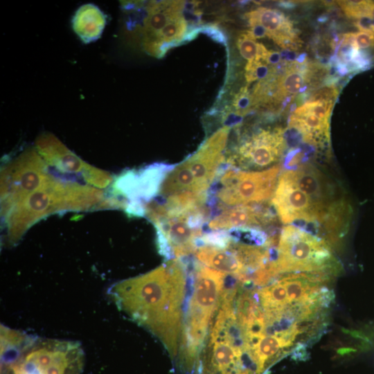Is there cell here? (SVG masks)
I'll list each match as a JSON object with an SVG mask.
<instances>
[{"instance_id":"44dd1931","label":"cell","mask_w":374,"mask_h":374,"mask_svg":"<svg viewBox=\"0 0 374 374\" xmlns=\"http://www.w3.org/2000/svg\"><path fill=\"white\" fill-rule=\"evenodd\" d=\"M251 28L246 33L251 38L256 39L268 36L267 30L261 25L255 24L251 25Z\"/></svg>"},{"instance_id":"5b68a950","label":"cell","mask_w":374,"mask_h":374,"mask_svg":"<svg viewBox=\"0 0 374 374\" xmlns=\"http://www.w3.org/2000/svg\"><path fill=\"white\" fill-rule=\"evenodd\" d=\"M280 167L259 171L242 170L222 164L208 191L207 204L220 211L249 204H262L272 198ZM212 185V186H213Z\"/></svg>"},{"instance_id":"4fadbf2b","label":"cell","mask_w":374,"mask_h":374,"mask_svg":"<svg viewBox=\"0 0 374 374\" xmlns=\"http://www.w3.org/2000/svg\"><path fill=\"white\" fill-rule=\"evenodd\" d=\"M237 46L240 55L248 62L262 60L269 51L262 44L256 42L246 33L238 37Z\"/></svg>"},{"instance_id":"7c38bea8","label":"cell","mask_w":374,"mask_h":374,"mask_svg":"<svg viewBox=\"0 0 374 374\" xmlns=\"http://www.w3.org/2000/svg\"><path fill=\"white\" fill-rule=\"evenodd\" d=\"M105 21L103 13L98 8L93 5H87L77 12L73 26L84 41H89L96 39L101 33Z\"/></svg>"},{"instance_id":"6da1fadb","label":"cell","mask_w":374,"mask_h":374,"mask_svg":"<svg viewBox=\"0 0 374 374\" xmlns=\"http://www.w3.org/2000/svg\"><path fill=\"white\" fill-rule=\"evenodd\" d=\"M186 282V264L172 259L110 290L118 308L158 337L172 357L177 354L182 330Z\"/></svg>"},{"instance_id":"7402d4cb","label":"cell","mask_w":374,"mask_h":374,"mask_svg":"<svg viewBox=\"0 0 374 374\" xmlns=\"http://www.w3.org/2000/svg\"><path fill=\"white\" fill-rule=\"evenodd\" d=\"M281 59V55L278 52L269 51L262 61L267 64L274 65L280 63Z\"/></svg>"},{"instance_id":"ba28073f","label":"cell","mask_w":374,"mask_h":374,"mask_svg":"<svg viewBox=\"0 0 374 374\" xmlns=\"http://www.w3.org/2000/svg\"><path fill=\"white\" fill-rule=\"evenodd\" d=\"M271 202L278 219L286 225L323 224L336 208L328 210L317 204L298 188L286 170L279 175Z\"/></svg>"},{"instance_id":"9a60e30c","label":"cell","mask_w":374,"mask_h":374,"mask_svg":"<svg viewBox=\"0 0 374 374\" xmlns=\"http://www.w3.org/2000/svg\"><path fill=\"white\" fill-rule=\"evenodd\" d=\"M358 47L355 43L354 33H348L344 36L343 40L337 51V57L344 64L354 62L359 56Z\"/></svg>"},{"instance_id":"d6986e66","label":"cell","mask_w":374,"mask_h":374,"mask_svg":"<svg viewBox=\"0 0 374 374\" xmlns=\"http://www.w3.org/2000/svg\"><path fill=\"white\" fill-rule=\"evenodd\" d=\"M355 25L360 31L374 35L373 19L371 15H366L357 19Z\"/></svg>"},{"instance_id":"e0dca14e","label":"cell","mask_w":374,"mask_h":374,"mask_svg":"<svg viewBox=\"0 0 374 374\" xmlns=\"http://www.w3.org/2000/svg\"><path fill=\"white\" fill-rule=\"evenodd\" d=\"M253 101L249 96L247 87L242 88L233 100V106L238 114H242L251 105Z\"/></svg>"},{"instance_id":"5bb4252c","label":"cell","mask_w":374,"mask_h":374,"mask_svg":"<svg viewBox=\"0 0 374 374\" xmlns=\"http://www.w3.org/2000/svg\"><path fill=\"white\" fill-rule=\"evenodd\" d=\"M306 73L303 70L291 69L282 77L279 84L280 95H294L303 87Z\"/></svg>"},{"instance_id":"277c9868","label":"cell","mask_w":374,"mask_h":374,"mask_svg":"<svg viewBox=\"0 0 374 374\" xmlns=\"http://www.w3.org/2000/svg\"><path fill=\"white\" fill-rule=\"evenodd\" d=\"M148 214L157 231L159 251L170 260L195 253L211 209L207 204L184 208L158 201L148 207Z\"/></svg>"},{"instance_id":"ffe728a7","label":"cell","mask_w":374,"mask_h":374,"mask_svg":"<svg viewBox=\"0 0 374 374\" xmlns=\"http://www.w3.org/2000/svg\"><path fill=\"white\" fill-rule=\"evenodd\" d=\"M354 37L357 47L360 48L369 47L373 44L374 39L373 35L363 31L354 33Z\"/></svg>"},{"instance_id":"52a82bcc","label":"cell","mask_w":374,"mask_h":374,"mask_svg":"<svg viewBox=\"0 0 374 374\" xmlns=\"http://www.w3.org/2000/svg\"><path fill=\"white\" fill-rule=\"evenodd\" d=\"M285 147L279 129H260L238 141L224 153L226 165L242 170L259 171L276 166Z\"/></svg>"},{"instance_id":"9c48e42d","label":"cell","mask_w":374,"mask_h":374,"mask_svg":"<svg viewBox=\"0 0 374 374\" xmlns=\"http://www.w3.org/2000/svg\"><path fill=\"white\" fill-rule=\"evenodd\" d=\"M269 208L260 204L240 205L226 208L214 215L208 222L211 231H229L233 229H260L274 221Z\"/></svg>"},{"instance_id":"30bf717a","label":"cell","mask_w":374,"mask_h":374,"mask_svg":"<svg viewBox=\"0 0 374 374\" xmlns=\"http://www.w3.org/2000/svg\"><path fill=\"white\" fill-rule=\"evenodd\" d=\"M194 253L197 260L205 266L234 275L243 283L247 282L246 267L230 243L225 248L202 245Z\"/></svg>"},{"instance_id":"3957f363","label":"cell","mask_w":374,"mask_h":374,"mask_svg":"<svg viewBox=\"0 0 374 374\" xmlns=\"http://www.w3.org/2000/svg\"><path fill=\"white\" fill-rule=\"evenodd\" d=\"M230 128L223 126L209 136L197 152L167 174L160 188L162 197L179 195L208 197L220 169Z\"/></svg>"},{"instance_id":"ac0fdd59","label":"cell","mask_w":374,"mask_h":374,"mask_svg":"<svg viewBox=\"0 0 374 374\" xmlns=\"http://www.w3.org/2000/svg\"><path fill=\"white\" fill-rule=\"evenodd\" d=\"M199 28V32H202L208 35L214 41L220 42L225 45L226 44V38L224 33L214 24L204 25Z\"/></svg>"},{"instance_id":"8fae6325","label":"cell","mask_w":374,"mask_h":374,"mask_svg":"<svg viewBox=\"0 0 374 374\" xmlns=\"http://www.w3.org/2000/svg\"><path fill=\"white\" fill-rule=\"evenodd\" d=\"M251 25L258 24L268 32V37L282 46H291L294 43L292 26L280 11L259 8L246 14Z\"/></svg>"},{"instance_id":"2e32d148","label":"cell","mask_w":374,"mask_h":374,"mask_svg":"<svg viewBox=\"0 0 374 374\" xmlns=\"http://www.w3.org/2000/svg\"><path fill=\"white\" fill-rule=\"evenodd\" d=\"M270 73V68L262 60L248 62L245 66V78L249 82L266 78Z\"/></svg>"},{"instance_id":"7a4b0ae2","label":"cell","mask_w":374,"mask_h":374,"mask_svg":"<svg viewBox=\"0 0 374 374\" xmlns=\"http://www.w3.org/2000/svg\"><path fill=\"white\" fill-rule=\"evenodd\" d=\"M192 295L182 329L183 362L188 370L198 364L208 327L220 303L226 274L206 266L195 265Z\"/></svg>"},{"instance_id":"8992f818","label":"cell","mask_w":374,"mask_h":374,"mask_svg":"<svg viewBox=\"0 0 374 374\" xmlns=\"http://www.w3.org/2000/svg\"><path fill=\"white\" fill-rule=\"evenodd\" d=\"M274 263L278 274L299 272L332 276L338 270L331 247L319 236L294 224L283 227Z\"/></svg>"}]
</instances>
